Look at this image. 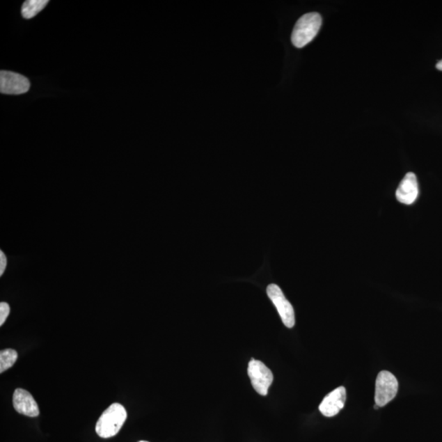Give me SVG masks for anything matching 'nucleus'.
Listing matches in <instances>:
<instances>
[{"instance_id": "1a4fd4ad", "label": "nucleus", "mask_w": 442, "mask_h": 442, "mask_svg": "<svg viewBox=\"0 0 442 442\" xmlns=\"http://www.w3.org/2000/svg\"><path fill=\"white\" fill-rule=\"evenodd\" d=\"M418 192L417 177L412 172H409L400 184L395 197L400 203L411 205L416 201Z\"/></svg>"}, {"instance_id": "39448f33", "label": "nucleus", "mask_w": 442, "mask_h": 442, "mask_svg": "<svg viewBox=\"0 0 442 442\" xmlns=\"http://www.w3.org/2000/svg\"><path fill=\"white\" fill-rule=\"evenodd\" d=\"M267 294L273 304L276 306L283 324L288 329L294 327V309L283 295L281 288L276 285H269L267 287Z\"/></svg>"}, {"instance_id": "20e7f679", "label": "nucleus", "mask_w": 442, "mask_h": 442, "mask_svg": "<svg viewBox=\"0 0 442 442\" xmlns=\"http://www.w3.org/2000/svg\"><path fill=\"white\" fill-rule=\"evenodd\" d=\"M248 374L253 388L258 394L267 395L271 387L274 375L271 370L262 361L253 359L248 364Z\"/></svg>"}, {"instance_id": "7ed1b4c3", "label": "nucleus", "mask_w": 442, "mask_h": 442, "mask_svg": "<svg viewBox=\"0 0 442 442\" xmlns=\"http://www.w3.org/2000/svg\"><path fill=\"white\" fill-rule=\"evenodd\" d=\"M398 381L388 371H381L377 377L375 384V404L384 407L392 402L398 392Z\"/></svg>"}, {"instance_id": "423d86ee", "label": "nucleus", "mask_w": 442, "mask_h": 442, "mask_svg": "<svg viewBox=\"0 0 442 442\" xmlns=\"http://www.w3.org/2000/svg\"><path fill=\"white\" fill-rule=\"evenodd\" d=\"M31 83L28 79L20 74L0 72V92L4 95H18L29 91Z\"/></svg>"}, {"instance_id": "6e6552de", "label": "nucleus", "mask_w": 442, "mask_h": 442, "mask_svg": "<svg viewBox=\"0 0 442 442\" xmlns=\"http://www.w3.org/2000/svg\"><path fill=\"white\" fill-rule=\"evenodd\" d=\"M13 402L14 409L21 415L35 418L40 415L38 404L27 390L18 388L14 392Z\"/></svg>"}, {"instance_id": "f03ea898", "label": "nucleus", "mask_w": 442, "mask_h": 442, "mask_svg": "<svg viewBox=\"0 0 442 442\" xmlns=\"http://www.w3.org/2000/svg\"><path fill=\"white\" fill-rule=\"evenodd\" d=\"M322 25V17L318 13H309L297 22L292 33V43L295 47H305L313 41Z\"/></svg>"}, {"instance_id": "4468645a", "label": "nucleus", "mask_w": 442, "mask_h": 442, "mask_svg": "<svg viewBox=\"0 0 442 442\" xmlns=\"http://www.w3.org/2000/svg\"><path fill=\"white\" fill-rule=\"evenodd\" d=\"M436 68L440 70V71H442V60H441V61H439V63H437L436 64Z\"/></svg>"}, {"instance_id": "9b49d317", "label": "nucleus", "mask_w": 442, "mask_h": 442, "mask_svg": "<svg viewBox=\"0 0 442 442\" xmlns=\"http://www.w3.org/2000/svg\"><path fill=\"white\" fill-rule=\"evenodd\" d=\"M17 352L13 349H6L0 352V373L3 374L15 364Z\"/></svg>"}, {"instance_id": "ddd939ff", "label": "nucleus", "mask_w": 442, "mask_h": 442, "mask_svg": "<svg viewBox=\"0 0 442 442\" xmlns=\"http://www.w3.org/2000/svg\"><path fill=\"white\" fill-rule=\"evenodd\" d=\"M7 267V258L3 251H0V276H2Z\"/></svg>"}, {"instance_id": "f8f14e48", "label": "nucleus", "mask_w": 442, "mask_h": 442, "mask_svg": "<svg viewBox=\"0 0 442 442\" xmlns=\"http://www.w3.org/2000/svg\"><path fill=\"white\" fill-rule=\"evenodd\" d=\"M9 314H10V306L7 302H1L0 303V325L1 326L6 322Z\"/></svg>"}, {"instance_id": "9d476101", "label": "nucleus", "mask_w": 442, "mask_h": 442, "mask_svg": "<svg viewBox=\"0 0 442 442\" xmlns=\"http://www.w3.org/2000/svg\"><path fill=\"white\" fill-rule=\"evenodd\" d=\"M48 3V0H28L22 4V17L26 19H31L43 10Z\"/></svg>"}, {"instance_id": "0eeeda50", "label": "nucleus", "mask_w": 442, "mask_h": 442, "mask_svg": "<svg viewBox=\"0 0 442 442\" xmlns=\"http://www.w3.org/2000/svg\"><path fill=\"white\" fill-rule=\"evenodd\" d=\"M347 390L345 388H338L328 394L320 403L319 409L325 417L331 418L337 416L345 406Z\"/></svg>"}, {"instance_id": "f257e3e1", "label": "nucleus", "mask_w": 442, "mask_h": 442, "mask_svg": "<svg viewBox=\"0 0 442 442\" xmlns=\"http://www.w3.org/2000/svg\"><path fill=\"white\" fill-rule=\"evenodd\" d=\"M127 412L122 404L114 403L102 413L96 425V432L102 439H110L118 434L127 420Z\"/></svg>"}, {"instance_id": "2eb2a0df", "label": "nucleus", "mask_w": 442, "mask_h": 442, "mask_svg": "<svg viewBox=\"0 0 442 442\" xmlns=\"http://www.w3.org/2000/svg\"><path fill=\"white\" fill-rule=\"evenodd\" d=\"M139 442H148V441H139Z\"/></svg>"}]
</instances>
